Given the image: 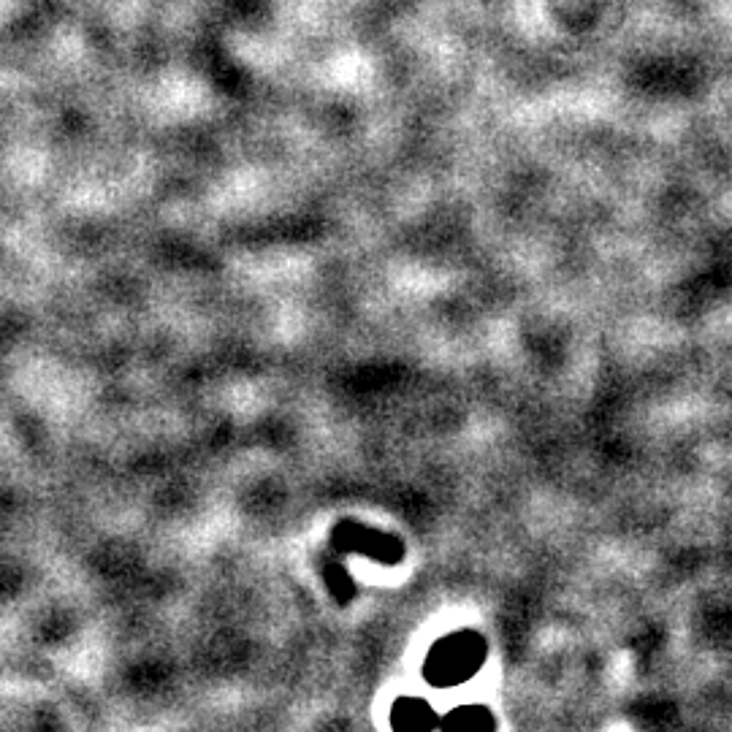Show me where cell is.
Instances as JSON below:
<instances>
[{
  "label": "cell",
  "mask_w": 732,
  "mask_h": 732,
  "mask_svg": "<svg viewBox=\"0 0 732 732\" xmlns=\"http://www.w3.org/2000/svg\"><path fill=\"white\" fill-rule=\"evenodd\" d=\"M483 659H486L483 638L472 632H459L434 646L432 657L426 662V676L432 678L434 684H459L483 665Z\"/></svg>",
  "instance_id": "1"
},
{
  "label": "cell",
  "mask_w": 732,
  "mask_h": 732,
  "mask_svg": "<svg viewBox=\"0 0 732 732\" xmlns=\"http://www.w3.org/2000/svg\"><path fill=\"white\" fill-rule=\"evenodd\" d=\"M491 727H494V716L488 714V708L483 705H461V708H453L445 719H440V730L483 732Z\"/></svg>",
  "instance_id": "3"
},
{
  "label": "cell",
  "mask_w": 732,
  "mask_h": 732,
  "mask_svg": "<svg viewBox=\"0 0 732 732\" xmlns=\"http://www.w3.org/2000/svg\"><path fill=\"white\" fill-rule=\"evenodd\" d=\"M391 722L396 730L404 732H423V730H440V716L434 714L432 705L415 700V697H404L394 705L391 711Z\"/></svg>",
  "instance_id": "2"
}]
</instances>
